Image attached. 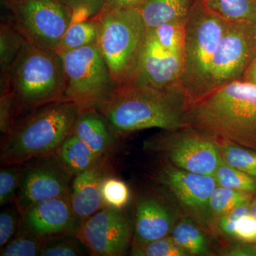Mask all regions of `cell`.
<instances>
[{"label": "cell", "instance_id": "obj_8", "mask_svg": "<svg viewBox=\"0 0 256 256\" xmlns=\"http://www.w3.org/2000/svg\"><path fill=\"white\" fill-rule=\"evenodd\" d=\"M8 8L26 41L46 50H56L75 21L73 10L57 0H8Z\"/></svg>", "mask_w": 256, "mask_h": 256}, {"label": "cell", "instance_id": "obj_19", "mask_svg": "<svg viewBox=\"0 0 256 256\" xmlns=\"http://www.w3.org/2000/svg\"><path fill=\"white\" fill-rule=\"evenodd\" d=\"M196 0H146L141 8L146 30L172 21L186 22Z\"/></svg>", "mask_w": 256, "mask_h": 256}, {"label": "cell", "instance_id": "obj_27", "mask_svg": "<svg viewBox=\"0 0 256 256\" xmlns=\"http://www.w3.org/2000/svg\"><path fill=\"white\" fill-rule=\"evenodd\" d=\"M186 22L185 21L168 22L149 31L164 50L184 55Z\"/></svg>", "mask_w": 256, "mask_h": 256}, {"label": "cell", "instance_id": "obj_23", "mask_svg": "<svg viewBox=\"0 0 256 256\" xmlns=\"http://www.w3.org/2000/svg\"><path fill=\"white\" fill-rule=\"evenodd\" d=\"M220 160L226 164L256 178V152L223 140H216Z\"/></svg>", "mask_w": 256, "mask_h": 256}, {"label": "cell", "instance_id": "obj_16", "mask_svg": "<svg viewBox=\"0 0 256 256\" xmlns=\"http://www.w3.org/2000/svg\"><path fill=\"white\" fill-rule=\"evenodd\" d=\"M108 176L106 158L92 168L76 175L70 185V205L80 220H84L105 207L101 186Z\"/></svg>", "mask_w": 256, "mask_h": 256}, {"label": "cell", "instance_id": "obj_10", "mask_svg": "<svg viewBox=\"0 0 256 256\" xmlns=\"http://www.w3.org/2000/svg\"><path fill=\"white\" fill-rule=\"evenodd\" d=\"M256 56V24H230L212 60L208 92L227 82L242 79Z\"/></svg>", "mask_w": 256, "mask_h": 256}, {"label": "cell", "instance_id": "obj_31", "mask_svg": "<svg viewBox=\"0 0 256 256\" xmlns=\"http://www.w3.org/2000/svg\"><path fill=\"white\" fill-rule=\"evenodd\" d=\"M132 255L136 256H188V252L172 236H168L142 245L134 246Z\"/></svg>", "mask_w": 256, "mask_h": 256}, {"label": "cell", "instance_id": "obj_12", "mask_svg": "<svg viewBox=\"0 0 256 256\" xmlns=\"http://www.w3.org/2000/svg\"><path fill=\"white\" fill-rule=\"evenodd\" d=\"M156 176L186 214L198 224L210 226V197L218 186L214 176L186 171L168 162L160 166Z\"/></svg>", "mask_w": 256, "mask_h": 256}, {"label": "cell", "instance_id": "obj_28", "mask_svg": "<svg viewBox=\"0 0 256 256\" xmlns=\"http://www.w3.org/2000/svg\"><path fill=\"white\" fill-rule=\"evenodd\" d=\"M87 249L76 234H62L44 238L42 256H85Z\"/></svg>", "mask_w": 256, "mask_h": 256}, {"label": "cell", "instance_id": "obj_2", "mask_svg": "<svg viewBox=\"0 0 256 256\" xmlns=\"http://www.w3.org/2000/svg\"><path fill=\"white\" fill-rule=\"evenodd\" d=\"M186 128L256 151V86L233 80L188 106Z\"/></svg>", "mask_w": 256, "mask_h": 256}, {"label": "cell", "instance_id": "obj_17", "mask_svg": "<svg viewBox=\"0 0 256 256\" xmlns=\"http://www.w3.org/2000/svg\"><path fill=\"white\" fill-rule=\"evenodd\" d=\"M174 215L156 197L141 198L136 205L134 245H142L168 236L174 228Z\"/></svg>", "mask_w": 256, "mask_h": 256}, {"label": "cell", "instance_id": "obj_38", "mask_svg": "<svg viewBox=\"0 0 256 256\" xmlns=\"http://www.w3.org/2000/svg\"><path fill=\"white\" fill-rule=\"evenodd\" d=\"M146 0H104L102 10L141 9Z\"/></svg>", "mask_w": 256, "mask_h": 256}, {"label": "cell", "instance_id": "obj_11", "mask_svg": "<svg viewBox=\"0 0 256 256\" xmlns=\"http://www.w3.org/2000/svg\"><path fill=\"white\" fill-rule=\"evenodd\" d=\"M23 175L15 202L18 212L50 198H69L72 178L56 153L23 163Z\"/></svg>", "mask_w": 256, "mask_h": 256}, {"label": "cell", "instance_id": "obj_25", "mask_svg": "<svg viewBox=\"0 0 256 256\" xmlns=\"http://www.w3.org/2000/svg\"><path fill=\"white\" fill-rule=\"evenodd\" d=\"M26 40L11 22L3 23L0 30V64L2 76L8 73L25 44Z\"/></svg>", "mask_w": 256, "mask_h": 256}, {"label": "cell", "instance_id": "obj_40", "mask_svg": "<svg viewBox=\"0 0 256 256\" xmlns=\"http://www.w3.org/2000/svg\"><path fill=\"white\" fill-rule=\"evenodd\" d=\"M256 252L248 247H236L228 252V256H252L255 255Z\"/></svg>", "mask_w": 256, "mask_h": 256}, {"label": "cell", "instance_id": "obj_13", "mask_svg": "<svg viewBox=\"0 0 256 256\" xmlns=\"http://www.w3.org/2000/svg\"><path fill=\"white\" fill-rule=\"evenodd\" d=\"M76 235L90 255L124 256L130 242L131 228L122 210L105 206L82 220Z\"/></svg>", "mask_w": 256, "mask_h": 256}, {"label": "cell", "instance_id": "obj_24", "mask_svg": "<svg viewBox=\"0 0 256 256\" xmlns=\"http://www.w3.org/2000/svg\"><path fill=\"white\" fill-rule=\"evenodd\" d=\"M252 193L217 186L210 200V222L227 214L242 204L250 201Z\"/></svg>", "mask_w": 256, "mask_h": 256}, {"label": "cell", "instance_id": "obj_5", "mask_svg": "<svg viewBox=\"0 0 256 256\" xmlns=\"http://www.w3.org/2000/svg\"><path fill=\"white\" fill-rule=\"evenodd\" d=\"M96 46L105 60L116 88L131 84L139 69L146 30L140 9L102 10Z\"/></svg>", "mask_w": 256, "mask_h": 256}, {"label": "cell", "instance_id": "obj_22", "mask_svg": "<svg viewBox=\"0 0 256 256\" xmlns=\"http://www.w3.org/2000/svg\"><path fill=\"white\" fill-rule=\"evenodd\" d=\"M97 40L98 24L95 18L74 21L66 32L56 52L60 53L96 44Z\"/></svg>", "mask_w": 256, "mask_h": 256}, {"label": "cell", "instance_id": "obj_30", "mask_svg": "<svg viewBox=\"0 0 256 256\" xmlns=\"http://www.w3.org/2000/svg\"><path fill=\"white\" fill-rule=\"evenodd\" d=\"M214 176L218 186L248 193H256V178L229 166L222 160Z\"/></svg>", "mask_w": 256, "mask_h": 256}, {"label": "cell", "instance_id": "obj_34", "mask_svg": "<svg viewBox=\"0 0 256 256\" xmlns=\"http://www.w3.org/2000/svg\"><path fill=\"white\" fill-rule=\"evenodd\" d=\"M73 10L75 21L95 18L100 13L104 0H57Z\"/></svg>", "mask_w": 256, "mask_h": 256}, {"label": "cell", "instance_id": "obj_15", "mask_svg": "<svg viewBox=\"0 0 256 256\" xmlns=\"http://www.w3.org/2000/svg\"><path fill=\"white\" fill-rule=\"evenodd\" d=\"M184 55L164 50L148 30L139 69L131 82L166 88L178 85L182 74Z\"/></svg>", "mask_w": 256, "mask_h": 256}, {"label": "cell", "instance_id": "obj_39", "mask_svg": "<svg viewBox=\"0 0 256 256\" xmlns=\"http://www.w3.org/2000/svg\"><path fill=\"white\" fill-rule=\"evenodd\" d=\"M242 79L256 86V56L248 67Z\"/></svg>", "mask_w": 256, "mask_h": 256}, {"label": "cell", "instance_id": "obj_7", "mask_svg": "<svg viewBox=\"0 0 256 256\" xmlns=\"http://www.w3.org/2000/svg\"><path fill=\"white\" fill-rule=\"evenodd\" d=\"M66 76L65 99L84 109H97L116 88L96 44L58 53Z\"/></svg>", "mask_w": 256, "mask_h": 256}, {"label": "cell", "instance_id": "obj_37", "mask_svg": "<svg viewBox=\"0 0 256 256\" xmlns=\"http://www.w3.org/2000/svg\"><path fill=\"white\" fill-rule=\"evenodd\" d=\"M234 237L244 242H256V220L252 215L244 216L237 222Z\"/></svg>", "mask_w": 256, "mask_h": 256}, {"label": "cell", "instance_id": "obj_18", "mask_svg": "<svg viewBox=\"0 0 256 256\" xmlns=\"http://www.w3.org/2000/svg\"><path fill=\"white\" fill-rule=\"evenodd\" d=\"M72 132L101 156H107L116 142V136L97 109L80 110Z\"/></svg>", "mask_w": 256, "mask_h": 256}, {"label": "cell", "instance_id": "obj_14", "mask_svg": "<svg viewBox=\"0 0 256 256\" xmlns=\"http://www.w3.org/2000/svg\"><path fill=\"white\" fill-rule=\"evenodd\" d=\"M20 213L24 228L43 238L76 234L82 222L74 212L69 198L64 197L37 202Z\"/></svg>", "mask_w": 256, "mask_h": 256}, {"label": "cell", "instance_id": "obj_35", "mask_svg": "<svg viewBox=\"0 0 256 256\" xmlns=\"http://www.w3.org/2000/svg\"><path fill=\"white\" fill-rule=\"evenodd\" d=\"M21 225V215L18 212L10 208L1 212L0 214V247H4L18 233Z\"/></svg>", "mask_w": 256, "mask_h": 256}, {"label": "cell", "instance_id": "obj_3", "mask_svg": "<svg viewBox=\"0 0 256 256\" xmlns=\"http://www.w3.org/2000/svg\"><path fill=\"white\" fill-rule=\"evenodd\" d=\"M80 110L72 101L58 100L38 108L15 121L2 140L1 164H23L54 154L72 133Z\"/></svg>", "mask_w": 256, "mask_h": 256}, {"label": "cell", "instance_id": "obj_36", "mask_svg": "<svg viewBox=\"0 0 256 256\" xmlns=\"http://www.w3.org/2000/svg\"><path fill=\"white\" fill-rule=\"evenodd\" d=\"M248 202L216 220L218 228L224 235L234 237L237 222L244 216L250 215V203Z\"/></svg>", "mask_w": 256, "mask_h": 256}, {"label": "cell", "instance_id": "obj_41", "mask_svg": "<svg viewBox=\"0 0 256 256\" xmlns=\"http://www.w3.org/2000/svg\"><path fill=\"white\" fill-rule=\"evenodd\" d=\"M250 215L256 220V200L250 204Z\"/></svg>", "mask_w": 256, "mask_h": 256}, {"label": "cell", "instance_id": "obj_42", "mask_svg": "<svg viewBox=\"0 0 256 256\" xmlns=\"http://www.w3.org/2000/svg\"></svg>", "mask_w": 256, "mask_h": 256}, {"label": "cell", "instance_id": "obj_4", "mask_svg": "<svg viewBox=\"0 0 256 256\" xmlns=\"http://www.w3.org/2000/svg\"><path fill=\"white\" fill-rule=\"evenodd\" d=\"M1 92L14 100L15 118L47 104L66 100V76L62 57L54 50L26 42L8 73L1 77Z\"/></svg>", "mask_w": 256, "mask_h": 256}, {"label": "cell", "instance_id": "obj_20", "mask_svg": "<svg viewBox=\"0 0 256 256\" xmlns=\"http://www.w3.org/2000/svg\"><path fill=\"white\" fill-rule=\"evenodd\" d=\"M64 169L72 176L92 168L105 158L70 133L56 152Z\"/></svg>", "mask_w": 256, "mask_h": 256}, {"label": "cell", "instance_id": "obj_29", "mask_svg": "<svg viewBox=\"0 0 256 256\" xmlns=\"http://www.w3.org/2000/svg\"><path fill=\"white\" fill-rule=\"evenodd\" d=\"M43 237L28 232L20 225L18 233L4 247L2 256H36L41 255Z\"/></svg>", "mask_w": 256, "mask_h": 256}, {"label": "cell", "instance_id": "obj_6", "mask_svg": "<svg viewBox=\"0 0 256 256\" xmlns=\"http://www.w3.org/2000/svg\"><path fill=\"white\" fill-rule=\"evenodd\" d=\"M230 24L212 12L203 0L194 5L186 22L183 72L178 84L188 106L208 94L212 60Z\"/></svg>", "mask_w": 256, "mask_h": 256}, {"label": "cell", "instance_id": "obj_32", "mask_svg": "<svg viewBox=\"0 0 256 256\" xmlns=\"http://www.w3.org/2000/svg\"><path fill=\"white\" fill-rule=\"evenodd\" d=\"M102 201L105 206L122 210L130 198L129 188L122 180L107 176L101 186Z\"/></svg>", "mask_w": 256, "mask_h": 256}, {"label": "cell", "instance_id": "obj_21", "mask_svg": "<svg viewBox=\"0 0 256 256\" xmlns=\"http://www.w3.org/2000/svg\"><path fill=\"white\" fill-rule=\"evenodd\" d=\"M212 12L229 22L256 24V0H203Z\"/></svg>", "mask_w": 256, "mask_h": 256}, {"label": "cell", "instance_id": "obj_9", "mask_svg": "<svg viewBox=\"0 0 256 256\" xmlns=\"http://www.w3.org/2000/svg\"><path fill=\"white\" fill-rule=\"evenodd\" d=\"M144 146L173 166L196 174L214 176L222 160L216 140L190 128L164 130Z\"/></svg>", "mask_w": 256, "mask_h": 256}, {"label": "cell", "instance_id": "obj_26", "mask_svg": "<svg viewBox=\"0 0 256 256\" xmlns=\"http://www.w3.org/2000/svg\"><path fill=\"white\" fill-rule=\"evenodd\" d=\"M173 238L192 255H204L208 250L206 239L191 220L185 218L174 226L172 230Z\"/></svg>", "mask_w": 256, "mask_h": 256}, {"label": "cell", "instance_id": "obj_33", "mask_svg": "<svg viewBox=\"0 0 256 256\" xmlns=\"http://www.w3.org/2000/svg\"><path fill=\"white\" fill-rule=\"evenodd\" d=\"M23 175L22 164L4 166L0 170V205L15 200Z\"/></svg>", "mask_w": 256, "mask_h": 256}, {"label": "cell", "instance_id": "obj_1", "mask_svg": "<svg viewBox=\"0 0 256 256\" xmlns=\"http://www.w3.org/2000/svg\"><path fill=\"white\" fill-rule=\"evenodd\" d=\"M188 107L178 85L156 88L129 84L116 88L97 110L117 137L150 128L176 130L186 128Z\"/></svg>", "mask_w": 256, "mask_h": 256}]
</instances>
